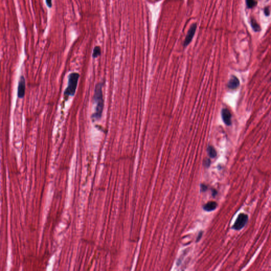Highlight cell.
<instances>
[{
	"instance_id": "cell-18",
	"label": "cell",
	"mask_w": 271,
	"mask_h": 271,
	"mask_svg": "<svg viewBox=\"0 0 271 271\" xmlns=\"http://www.w3.org/2000/svg\"><path fill=\"white\" fill-rule=\"evenodd\" d=\"M270 80H271V79H270Z\"/></svg>"
},
{
	"instance_id": "cell-16",
	"label": "cell",
	"mask_w": 271,
	"mask_h": 271,
	"mask_svg": "<svg viewBox=\"0 0 271 271\" xmlns=\"http://www.w3.org/2000/svg\"><path fill=\"white\" fill-rule=\"evenodd\" d=\"M205 165H206V166L208 167L210 165V161L209 159H206V162H205Z\"/></svg>"
},
{
	"instance_id": "cell-1",
	"label": "cell",
	"mask_w": 271,
	"mask_h": 271,
	"mask_svg": "<svg viewBox=\"0 0 271 271\" xmlns=\"http://www.w3.org/2000/svg\"><path fill=\"white\" fill-rule=\"evenodd\" d=\"M93 100L94 102L96 103V107L95 112L92 115V117L94 120H99L102 117L104 108L102 84L101 83L96 85L94 90Z\"/></svg>"
},
{
	"instance_id": "cell-12",
	"label": "cell",
	"mask_w": 271,
	"mask_h": 271,
	"mask_svg": "<svg viewBox=\"0 0 271 271\" xmlns=\"http://www.w3.org/2000/svg\"><path fill=\"white\" fill-rule=\"evenodd\" d=\"M247 8L252 9L256 6V2L255 0H246Z\"/></svg>"
},
{
	"instance_id": "cell-7",
	"label": "cell",
	"mask_w": 271,
	"mask_h": 271,
	"mask_svg": "<svg viewBox=\"0 0 271 271\" xmlns=\"http://www.w3.org/2000/svg\"><path fill=\"white\" fill-rule=\"evenodd\" d=\"M240 85L239 79L235 76H232L228 82V87L231 90H235Z\"/></svg>"
},
{
	"instance_id": "cell-9",
	"label": "cell",
	"mask_w": 271,
	"mask_h": 271,
	"mask_svg": "<svg viewBox=\"0 0 271 271\" xmlns=\"http://www.w3.org/2000/svg\"><path fill=\"white\" fill-rule=\"evenodd\" d=\"M207 152L208 155L211 158H215L217 156V152L212 146H208L207 148Z\"/></svg>"
},
{
	"instance_id": "cell-14",
	"label": "cell",
	"mask_w": 271,
	"mask_h": 271,
	"mask_svg": "<svg viewBox=\"0 0 271 271\" xmlns=\"http://www.w3.org/2000/svg\"><path fill=\"white\" fill-rule=\"evenodd\" d=\"M264 13H265V14L266 16H269V9L268 8H265V9H264Z\"/></svg>"
},
{
	"instance_id": "cell-6",
	"label": "cell",
	"mask_w": 271,
	"mask_h": 271,
	"mask_svg": "<svg viewBox=\"0 0 271 271\" xmlns=\"http://www.w3.org/2000/svg\"><path fill=\"white\" fill-rule=\"evenodd\" d=\"M221 116L224 124L227 125H232V114L227 109H223L221 111Z\"/></svg>"
},
{
	"instance_id": "cell-3",
	"label": "cell",
	"mask_w": 271,
	"mask_h": 271,
	"mask_svg": "<svg viewBox=\"0 0 271 271\" xmlns=\"http://www.w3.org/2000/svg\"><path fill=\"white\" fill-rule=\"evenodd\" d=\"M248 220V216L245 213H241L238 216L232 228L236 230H241L245 226Z\"/></svg>"
},
{
	"instance_id": "cell-5",
	"label": "cell",
	"mask_w": 271,
	"mask_h": 271,
	"mask_svg": "<svg viewBox=\"0 0 271 271\" xmlns=\"http://www.w3.org/2000/svg\"><path fill=\"white\" fill-rule=\"evenodd\" d=\"M26 90V81L24 76H21L20 79L18 88V96L19 98H23L25 94Z\"/></svg>"
},
{
	"instance_id": "cell-15",
	"label": "cell",
	"mask_w": 271,
	"mask_h": 271,
	"mask_svg": "<svg viewBox=\"0 0 271 271\" xmlns=\"http://www.w3.org/2000/svg\"><path fill=\"white\" fill-rule=\"evenodd\" d=\"M46 2H47V6H48L49 8H51L52 6L51 0H46Z\"/></svg>"
},
{
	"instance_id": "cell-17",
	"label": "cell",
	"mask_w": 271,
	"mask_h": 271,
	"mask_svg": "<svg viewBox=\"0 0 271 271\" xmlns=\"http://www.w3.org/2000/svg\"><path fill=\"white\" fill-rule=\"evenodd\" d=\"M202 232H200V234H199L198 237V239H197V240H196V241H197V242H198V241L199 240H200V238H201V237H202Z\"/></svg>"
},
{
	"instance_id": "cell-13",
	"label": "cell",
	"mask_w": 271,
	"mask_h": 271,
	"mask_svg": "<svg viewBox=\"0 0 271 271\" xmlns=\"http://www.w3.org/2000/svg\"><path fill=\"white\" fill-rule=\"evenodd\" d=\"M207 187L206 186V185H204V184H201V190L202 192H204V191H206L207 190Z\"/></svg>"
},
{
	"instance_id": "cell-11",
	"label": "cell",
	"mask_w": 271,
	"mask_h": 271,
	"mask_svg": "<svg viewBox=\"0 0 271 271\" xmlns=\"http://www.w3.org/2000/svg\"><path fill=\"white\" fill-rule=\"evenodd\" d=\"M101 55V48L99 46H96L94 48L93 52V57L96 58L98 56Z\"/></svg>"
},
{
	"instance_id": "cell-8",
	"label": "cell",
	"mask_w": 271,
	"mask_h": 271,
	"mask_svg": "<svg viewBox=\"0 0 271 271\" xmlns=\"http://www.w3.org/2000/svg\"><path fill=\"white\" fill-rule=\"evenodd\" d=\"M217 206H218V204L216 202H214V201H210L204 206L203 209L207 211H211L215 210L217 208Z\"/></svg>"
},
{
	"instance_id": "cell-2",
	"label": "cell",
	"mask_w": 271,
	"mask_h": 271,
	"mask_svg": "<svg viewBox=\"0 0 271 271\" xmlns=\"http://www.w3.org/2000/svg\"><path fill=\"white\" fill-rule=\"evenodd\" d=\"M80 76V75L77 73H72L69 74L68 86L64 94L66 100L68 99L70 96H73L75 94Z\"/></svg>"
},
{
	"instance_id": "cell-4",
	"label": "cell",
	"mask_w": 271,
	"mask_h": 271,
	"mask_svg": "<svg viewBox=\"0 0 271 271\" xmlns=\"http://www.w3.org/2000/svg\"><path fill=\"white\" fill-rule=\"evenodd\" d=\"M196 27H197V26H196V23H194L191 26L189 30V31L187 32V35L186 36L185 40L184 42V47H187V45H189L190 43H191L193 38L195 36V33L196 31Z\"/></svg>"
},
{
	"instance_id": "cell-10",
	"label": "cell",
	"mask_w": 271,
	"mask_h": 271,
	"mask_svg": "<svg viewBox=\"0 0 271 271\" xmlns=\"http://www.w3.org/2000/svg\"><path fill=\"white\" fill-rule=\"evenodd\" d=\"M251 24L253 30H254L255 31L257 32V31H259L261 30V28H260V26L258 25L257 23H256V21L254 19H251Z\"/></svg>"
}]
</instances>
